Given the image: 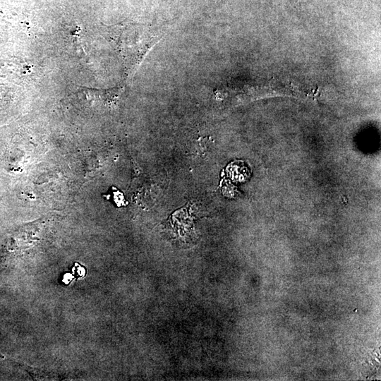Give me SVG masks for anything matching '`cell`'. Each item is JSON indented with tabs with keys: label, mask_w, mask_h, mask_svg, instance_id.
Instances as JSON below:
<instances>
[{
	"label": "cell",
	"mask_w": 381,
	"mask_h": 381,
	"mask_svg": "<svg viewBox=\"0 0 381 381\" xmlns=\"http://www.w3.org/2000/svg\"><path fill=\"white\" fill-rule=\"evenodd\" d=\"M70 274H66V277H64V282L68 283V282H69L70 280H71V277H70Z\"/></svg>",
	"instance_id": "obj_1"
}]
</instances>
